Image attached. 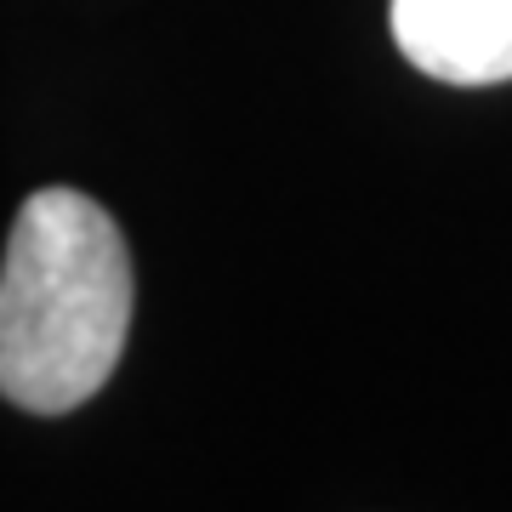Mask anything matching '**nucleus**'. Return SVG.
Wrapping results in <instances>:
<instances>
[{"label":"nucleus","mask_w":512,"mask_h":512,"mask_svg":"<svg viewBox=\"0 0 512 512\" xmlns=\"http://www.w3.org/2000/svg\"><path fill=\"white\" fill-rule=\"evenodd\" d=\"M131 330V256L80 188L29 194L0 268V393L63 416L103 393Z\"/></svg>","instance_id":"f257e3e1"},{"label":"nucleus","mask_w":512,"mask_h":512,"mask_svg":"<svg viewBox=\"0 0 512 512\" xmlns=\"http://www.w3.org/2000/svg\"><path fill=\"white\" fill-rule=\"evenodd\" d=\"M399 52L433 80H512V0H393Z\"/></svg>","instance_id":"f03ea898"}]
</instances>
